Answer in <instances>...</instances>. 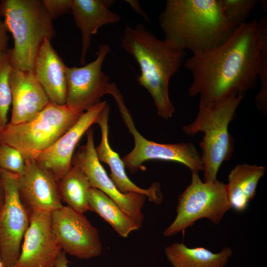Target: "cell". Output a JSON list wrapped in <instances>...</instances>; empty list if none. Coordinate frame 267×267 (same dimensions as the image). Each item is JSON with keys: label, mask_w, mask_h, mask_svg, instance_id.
Returning a JSON list of instances; mask_svg holds the SVG:
<instances>
[{"label": "cell", "mask_w": 267, "mask_h": 267, "mask_svg": "<svg viewBox=\"0 0 267 267\" xmlns=\"http://www.w3.org/2000/svg\"><path fill=\"white\" fill-rule=\"evenodd\" d=\"M52 20L71 11L72 0H42Z\"/></svg>", "instance_id": "28"}, {"label": "cell", "mask_w": 267, "mask_h": 267, "mask_svg": "<svg viewBox=\"0 0 267 267\" xmlns=\"http://www.w3.org/2000/svg\"><path fill=\"white\" fill-rule=\"evenodd\" d=\"M263 36V44L260 56V69L259 80L260 90L255 97L257 108L264 113L267 110V17L259 21Z\"/></svg>", "instance_id": "26"}, {"label": "cell", "mask_w": 267, "mask_h": 267, "mask_svg": "<svg viewBox=\"0 0 267 267\" xmlns=\"http://www.w3.org/2000/svg\"><path fill=\"white\" fill-rule=\"evenodd\" d=\"M84 112L66 104L50 102L35 117L26 122L6 124L1 142L16 148L25 160L36 159L80 118Z\"/></svg>", "instance_id": "6"}, {"label": "cell", "mask_w": 267, "mask_h": 267, "mask_svg": "<svg viewBox=\"0 0 267 267\" xmlns=\"http://www.w3.org/2000/svg\"><path fill=\"white\" fill-rule=\"evenodd\" d=\"M0 170H1V169H0Z\"/></svg>", "instance_id": "36"}, {"label": "cell", "mask_w": 267, "mask_h": 267, "mask_svg": "<svg viewBox=\"0 0 267 267\" xmlns=\"http://www.w3.org/2000/svg\"><path fill=\"white\" fill-rule=\"evenodd\" d=\"M88 201L90 210L107 222L122 237L138 229L133 220L109 197L100 190L91 187Z\"/></svg>", "instance_id": "22"}, {"label": "cell", "mask_w": 267, "mask_h": 267, "mask_svg": "<svg viewBox=\"0 0 267 267\" xmlns=\"http://www.w3.org/2000/svg\"><path fill=\"white\" fill-rule=\"evenodd\" d=\"M2 17L1 8L0 5V51H3L8 49V43L9 37L8 35V30L1 18Z\"/></svg>", "instance_id": "29"}, {"label": "cell", "mask_w": 267, "mask_h": 267, "mask_svg": "<svg viewBox=\"0 0 267 267\" xmlns=\"http://www.w3.org/2000/svg\"><path fill=\"white\" fill-rule=\"evenodd\" d=\"M66 66L50 41L45 39L37 55L34 72L50 102L57 105H64L66 102Z\"/></svg>", "instance_id": "19"}, {"label": "cell", "mask_w": 267, "mask_h": 267, "mask_svg": "<svg viewBox=\"0 0 267 267\" xmlns=\"http://www.w3.org/2000/svg\"><path fill=\"white\" fill-rule=\"evenodd\" d=\"M25 161L15 147L4 143L0 144V169L21 175L24 171Z\"/></svg>", "instance_id": "27"}, {"label": "cell", "mask_w": 267, "mask_h": 267, "mask_svg": "<svg viewBox=\"0 0 267 267\" xmlns=\"http://www.w3.org/2000/svg\"><path fill=\"white\" fill-rule=\"evenodd\" d=\"M110 111L108 103L98 116L95 124L100 128L101 137L100 143L95 147L99 161L107 164L111 170L110 178L118 190L122 193L135 192L145 196L157 204L162 202V195L157 183L152 184L147 189L142 188L129 178L126 172L124 163L119 155L111 147L109 142L108 118Z\"/></svg>", "instance_id": "17"}, {"label": "cell", "mask_w": 267, "mask_h": 267, "mask_svg": "<svg viewBox=\"0 0 267 267\" xmlns=\"http://www.w3.org/2000/svg\"><path fill=\"white\" fill-rule=\"evenodd\" d=\"M86 133L87 142L74 154L72 165L80 169L88 178L91 187L100 190L112 199L139 229L144 220L142 210L146 197L135 192L124 193L118 190L97 158L93 130L89 129Z\"/></svg>", "instance_id": "10"}, {"label": "cell", "mask_w": 267, "mask_h": 267, "mask_svg": "<svg viewBox=\"0 0 267 267\" xmlns=\"http://www.w3.org/2000/svg\"><path fill=\"white\" fill-rule=\"evenodd\" d=\"M126 1L136 13L141 15L146 21H149L148 17L142 9L138 1L135 0H127Z\"/></svg>", "instance_id": "30"}, {"label": "cell", "mask_w": 267, "mask_h": 267, "mask_svg": "<svg viewBox=\"0 0 267 267\" xmlns=\"http://www.w3.org/2000/svg\"><path fill=\"white\" fill-rule=\"evenodd\" d=\"M121 46L139 65L137 82L150 94L158 114L171 118L175 107L169 95V83L183 62L185 51L166 39H159L141 24L125 26Z\"/></svg>", "instance_id": "3"}, {"label": "cell", "mask_w": 267, "mask_h": 267, "mask_svg": "<svg viewBox=\"0 0 267 267\" xmlns=\"http://www.w3.org/2000/svg\"><path fill=\"white\" fill-rule=\"evenodd\" d=\"M4 23L13 37L9 49L12 67L34 71L36 59L45 39L55 36L52 20L41 0H3L0 2Z\"/></svg>", "instance_id": "5"}, {"label": "cell", "mask_w": 267, "mask_h": 267, "mask_svg": "<svg viewBox=\"0 0 267 267\" xmlns=\"http://www.w3.org/2000/svg\"><path fill=\"white\" fill-rule=\"evenodd\" d=\"M114 2L111 0H72L71 12L81 33V65L85 64L92 35L101 27L120 21V16L110 9Z\"/></svg>", "instance_id": "18"}, {"label": "cell", "mask_w": 267, "mask_h": 267, "mask_svg": "<svg viewBox=\"0 0 267 267\" xmlns=\"http://www.w3.org/2000/svg\"><path fill=\"white\" fill-rule=\"evenodd\" d=\"M3 127L2 125L1 120L0 119V144L1 143V135L3 130Z\"/></svg>", "instance_id": "34"}, {"label": "cell", "mask_w": 267, "mask_h": 267, "mask_svg": "<svg viewBox=\"0 0 267 267\" xmlns=\"http://www.w3.org/2000/svg\"><path fill=\"white\" fill-rule=\"evenodd\" d=\"M262 44L259 22L253 19L218 47L192 54L184 63L192 76L189 95L211 102L253 89L259 80Z\"/></svg>", "instance_id": "1"}, {"label": "cell", "mask_w": 267, "mask_h": 267, "mask_svg": "<svg viewBox=\"0 0 267 267\" xmlns=\"http://www.w3.org/2000/svg\"><path fill=\"white\" fill-rule=\"evenodd\" d=\"M260 2L262 4L263 7L264 9V10H266V11L267 9V0H260Z\"/></svg>", "instance_id": "33"}, {"label": "cell", "mask_w": 267, "mask_h": 267, "mask_svg": "<svg viewBox=\"0 0 267 267\" xmlns=\"http://www.w3.org/2000/svg\"><path fill=\"white\" fill-rule=\"evenodd\" d=\"M59 186L62 200L67 206L82 214L90 211L88 194L91 186L80 169L72 165L68 172L59 179Z\"/></svg>", "instance_id": "23"}, {"label": "cell", "mask_w": 267, "mask_h": 267, "mask_svg": "<svg viewBox=\"0 0 267 267\" xmlns=\"http://www.w3.org/2000/svg\"><path fill=\"white\" fill-rule=\"evenodd\" d=\"M66 253L61 251L57 258L54 267H68L69 261L67 259Z\"/></svg>", "instance_id": "31"}, {"label": "cell", "mask_w": 267, "mask_h": 267, "mask_svg": "<svg viewBox=\"0 0 267 267\" xmlns=\"http://www.w3.org/2000/svg\"><path fill=\"white\" fill-rule=\"evenodd\" d=\"M159 22L165 39L192 54L218 47L236 29L219 0H167Z\"/></svg>", "instance_id": "2"}, {"label": "cell", "mask_w": 267, "mask_h": 267, "mask_svg": "<svg viewBox=\"0 0 267 267\" xmlns=\"http://www.w3.org/2000/svg\"><path fill=\"white\" fill-rule=\"evenodd\" d=\"M266 172L265 166L248 164L237 165L230 172L225 189L231 209L239 213L247 209Z\"/></svg>", "instance_id": "20"}, {"label": "cell", "mask_w": 267, "mask_h": 267, "mask_svg": "<svg viewBox=\"0 0 267 267\" xmlns=\"http://www.w3.org/2000/svg\"><path fill=\"white\" fill-rule=\"evenodd\" d=\"M12 68L9 49L0 51V119L3 128L7 124V114L11 104L10 75Z\"/></svg>", "instance_id": "24"}, {"label": "cell", "mask_w": 267, "mask_h": 267, "mask_svg": "<svg viewBox=\"0 0 267 267\" xmlns=\"http://www.w3.org/2000/svg\"><path fill=\"white\" fill-rule=\"evenodd\" d=\"M51 212H30L29 226L24 235L14 267H54L60 252L51 229Z\"/></svg>", "instance_id": "13"}, {"label": "cell", "mask_w": 267, "mask_h": 267, "mask_svg": "<svg viewBox=\"0 0 267 267\" xmlns=\"http://www.w3.org/2000/svg\"><path fill=\"white\" fill-rule=\"evenodd\" d=\"M230 209L225 184L223 182L218 179L204 182L199 173H192L190 183L178 198L177 216L165 230L164 235L171 237L203 218L218 224Z\"/></svg>", "instance_id": "8"}, {"label": "cell", "mask_w": 267, "mask_h": 267, "mask_svg": "<svg viewBox=\"0 0 267 267\" xmlns=\"http://www.w3.org/2000/svg\"><path fill=\"white\" fill-rule=\"evenodd\" d=\"M18 177L20 198L29 212H52L61 207L59 179L36 159L26 160Z\"/></svg>", "instance_id": "14"}, {"label": "cell", "mask_w": 267, "mask_h": 267, "mask_svg": "<svg viewBox=\"0 0 267 267\" xmlns=\"http://www.w3.org/2000/svg\"><path fill=\"white\" fill-rule=\"evenodd\" d=\"M107 102L101 101L85 111L78 120L53 144L37 157L36 160L49 170L59 180L72 167V160L79 140L95 124Z\"/></svg>", "instance_id": "15"}, {"label": "cell", "mask_w": 267, "mask_h": 267, "mask_svg": "<svg viewBox=\"0 0 267 267\" xmlns=\"http://www.w3.org/2000/svg\"><path fill=\"white\" fill-rule=\"evenodd\" d=\"M165 253L173 267H224L232 250L225 247L215 253L202 247L189 248L182 243L175 242L168 246Z\"/></svg>", "instance_id": "21"}, {"label": "cell", "mask_w": 267, "mask_h": 267, "mask_svg": "<svg viewBox=\"0 0 267 267\" xmlns=\"http://www.w3.org/2000/svg\"><path fill=\"white\" fill-rule=\"evenodd\" d=\"M110 52L108 44H101L92 61L80 67L66 66L67 105L85 112L100 102L101 97L108 94L110 78L102 71V67Z\"/></svg>", "instance_id": "12"}, {"label": "cell", "mask_w": 267, "mask_h": 267, "mask_svg": "<svg viewBox=\"0 0 267 267\" xmlns=\"http://www.w3.org/2000/svg\"><path fill=\"white\" fill-rule=\"evenodd\" d=\"M109 94L115 100L125 126L134 137V148L122 159L125 167L132 174L145 170L143 164L150 160L179 163L192 173H199L203 170L201 156L193 144H164L148 140L136 128L133 117L116 85L112 86Z\"/></svg>", "instance_id": "7"}, {"label": "cell", "mask_w": 267, "mask_h": 267, "mask_svg": "<svg viewBox=\"0 0 267 267\" xmlns=\"http://www.w3.org/2000/svg\"><path fill=\"white\" fill-rule=\"evenodd\" d=\"M0 267H3V265L0 258Z\"/></svg>", "instance_id": "35"}, {"label": "cell", "mask_w": 267, "mask_h": 267, "mask_svg": "<svg viewBox=\"0 0 267 267\" xmlns=\"http://www.w3.org/2000/svg\"><path fill=\"white\" fill-rule=\"evenodd\" d=\"M11 116L10 123L18 124L35 117L50 102L34 71L13 67L10 75Z\"/></svg>", "instance_id": "16"}, {"label": "cell", "mask_w": 267, "mask_h": 267, "mask_svg": "<svg viewBox=\"0 0 267 267\" xmlns=\"http://www.w3.org/2000/svg\"><path fill=\"white\" fill-rule=\"evenodd\" d=\"M51 229L62 251L79 259L99 256L102 251L98 229L84 214L62 206L51 212Z\"/></svg>", "instance_id": "11"}, {"label": "cell", "mask_w": 267, "mask_h": 267, "mask_svg": "<svg viewBox=\"0 0 267 267\" xmlns=\"http://www.w3.org/2000/svg\"><path fill=\"white\" fill-rule=\"evenodd\" d=\"M244 95L242 93L234 92L218 101H199L194 120L182 127L184 133L190 136L198 133L204 134L200 147L204 182L217 180L221 166L232 156L233 140L228 127Z\"/></svg>", "instance_id": "4"}, {"label": "cell", "mask_w": 267, "mask_h": 267, "mask_svg": "<svg viewBox=\"0 0 267 267\" xmlns=\"http://www.w3.org/2000/svg\"><path fill=\"white\" fill-rule=\"evenodd\" d=\"M18 177L16 174L0 170L5 194L0 211V258L3 267H14L30 224V212L19 193Z\"/></svg>", "instance_id": "9"}, {"label": "cell", "mask_w": 267, "mask_h": 267, "mask_svg": "<svg viewBox=\"0 0 267 267\" xmlns=\"http://www.w3.org/2000/svg\"><path fill=\"white\" fill-rule=\"evenodd\" d=\"M5 200V194L3 186L0 178V211H1Z\"/></svg>", "instance_id": "32"}, {"label": "cell", "mask_w": 267, "mask_h": 267, "mask_svg": "<svg viewBox=\"0 0 267 267\" xmlns=\"http://www.w3.org/2000/svg\"><path fill=\"white\" fill-rule=\"evenodd\" d=\"M223 13L231 25L236 29L246 22V19L258 0H219Z\"/></svg>", "instance_id": "25"}]
</instances>
